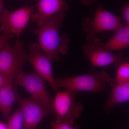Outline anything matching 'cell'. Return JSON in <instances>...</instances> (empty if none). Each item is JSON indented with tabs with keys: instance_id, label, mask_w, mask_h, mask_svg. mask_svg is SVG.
Listing matches in <instances>:
<instances>
[{
	"instance_id": "obj_21",
	"label": "cell",
	"mask_w": 129,
	"mask_h": 129,
	"mask_svg": "<svg viewBox=\"0 0 129 129\" xmlns=\"http://www.w3.org/2000/svg\"><path fill=\"white\" fill-rule=\"evenodd\" d=\"M5 9L4 2H3V1L0 0V19L2 16L3 13Z\"/></svg>"
},
{
	"instance_id": "obj_15",
	"label": "cell",
	"mask_w": 129,
	"mask_h": 129,
	"mask_svg": "<svg viewBox=\"0 0 129 129\" xmlns=\"http://www.w3.org/2000/svg\"><path fill=\"white\" fill-rule=\"evenodd\" d=\"M8 129H22L23 126V121L22 115L19 108L14 112L7 120Z\"/></svg>"
},
{
	"instance_id": "obj_18",
	"label": "cell",
	"mask_w": 129,
	"mask_h": 129,
	"mask_svg": "<svg viewBox=\"0 0 129 129\" xmlns=\"http://www.w3.org/2000/svg\"><path fill=\"white\" fill-rule=\"evenodd\" d=\"M123 18L125 23V25L129 26V4L126 3L122 8Z\"/></svg>"
},
{
	"instance_id": "obj_14",
	"label": "cell",
	"mask_w": 129,
	"mask_h": 129,
	"mask_svg": "<svg viewBox=\"0 0 129 129\" xmlns=\"http://www.w3.org/2000/svg\"><path fill=\"white\" fill-rule=\"evenodd\" d=\"M129 46V26L123 24L115 32V34L103 46L106 50L112 51L125 49Z\"/></svg>"
},
{
	"instance_id": "obj_3",
	"label": "cell",
	"mask_w": 129,
	"mask_h": 129,
	"mask_svg": "<svg viewBox=\"0 0 129 129\" xmlns=\"http://www.w3.org/2000/svg\"><path fill=\"white\" fill-rule=\"evenodd\" d=\"M26 60L27 55L22 42L17 39L12 46L8 42L0 48V72L14 81L23 72Z\"/></svg>"
},
{
	"instance_id": "obj_13",
	"label": "cell",
	"mask_w": 129,
	"mask_h": 129,
	"mask_svg": "<svg viewBox=\"0 0 129 129\" xmlns=\"http://www.w3.org/2000/svg\"><path fill=\"white\" fill-rule=\"evenodd\" d=\"M13 81H10L0 89V112L8 120L12 108L19 95L15 90Z\"/></svg>"
},
{
	"instance_id": "obj_11",
	"label": "cell",
	"mask_w": 129,
	"mask_h": 129,
	"mask_svg": "<svg viewBox=\"0 0 129 129\" xmlns=\"http://www.w3.org/2000/svg\"><path fill=\"white\" fill-rule=\"evenodd\" d=\"M36 7L37 10L32 13L30 19L39 27L56 14L63 11L67 12L68 9L67 3L62 0H40Z\"/></svg>"
},
{
	"instance_id": "obj_12",
	"label": "cell",
	"mask_w": 129,
	"mask_h": 129,
	"mask_svg": "<svg viewBox=\"0 0 129 129\" xmlns=\"http://www.w3.org/2000/svg\"><path fill=\"white\" fill-rule=\"evenodd\" d=\"M110 83L112 89L105 105V109L107 112H110L114 106L129 100V82L118 83L113 79Z\"/></svg>"
},
{
	"instance_id": "obj_17",
	"label": "cell",
	"mask_w": 129,
	"mask_h": 129,
	"mask_svg": "<svg viewBox=\"0 0 129 129\" xmlns=\"http://www.w3.org/2000/svg\"><path fill=\"white\" fill-rule=\"evenodd\" d=\"M51 125L52 129H79L74 123L71 122H53L51 123Z\"/></svg>"
},
{
	"instance_id": "obj_8",
	"label": "cell",
	"mask_w": 129,
	"mask_h": 129,
	"mask_svg": "<svg viewBox=\"0 0 129 129\" xmlns=\"http://www.w3.org/2000/svg\"><path fill=\"white\" fill-rule=\"evenodd\" d=\"M103 43L96 39L92 42L83 46V53L88 57L90 62L95 67L113 65L117 68L124 62V56L120 53H114L106 50Z\"/></svg>"
},
{
	"instance_id": "obj_4",
	"label": "cell",
	"mask_w": 129,
	"mask_h": 129,
	"mask_svg": "<svg viewBox=\"0 0 129 129\" xmlns=\"http://www.w3.org/2000/svg\"><path fill=\"white\" fill-rule=\"evenodd\" d=\"M77 93L68 90L57 92L52 105V113L56 115L54 122L74 123L75 119L80 117L84 107L82 103L75 102Z\"/></svg>"
},
{
	"instance_id": "obj_5",
	"label": "cell",
	"mask_w": 129,
	"mask_h": 129,
	"mask_svg": "<svg viewBox=\"0 0 129 129\" xmlns=\"http://www.w3.org/2000/svg\"><path fill=\"white\" fill-rule=\"evenodd\" d=\"M123 24L119 17L100 6L93 18H87L83 22V30L87 34V40L89 42L96 39L97 34L106 31L115 32Z\"/></svg>"
},
{
	"instance_id": "obj_19",
	"label": "cell",
	"mask_w": 129,
	"mask_h": 129,
	"mask_svg": "<svg viewBox=\"0 0 129 129\" xmlns=\"http://www.w3.org/2000/svg\"><path fill=\"white\" fill-rule=\"evenodd\" d=\"M10 81L13 80L6 75L0 72V89Z\"/></svg>"
},
{
	"instance_id": "obj_1",
	"label": "cell",
	"mask_w": 129,
	"mask_h": 129,
	"mask_svg": "<svg viewBox=\"0 0 129 129\" xmlns=\"http://www.w3.org/2000/svg\"><path fill=\"white\" fill-rule=\"evenodd\" d=\"M67 12L63 11L58 13L49 19L41 27L33 30L38 37L42 50L52 61H60V55L68 53L69 37L64 34L61 35L60 32Z\"/></svg>"
},
{
	"instance_id": "obj_10",
	"label": "cell",
	"mask_w": 129,
	"mask_h": 129,
	"mask_svg": "<svg viewBox=\"0 0 129 129\" xmlns=\"http://www.w3.org/2000/svg\"><path fill=\"white\" fill-rule=\"evenodd\" d=\"M29 53L27 55V60L36 73L47 81L54 90H57L55 84L51 65V60L42 51L39 44L32 43L28 47Z\"/></svg>"
},
{
	"instance_id": "obj_22",
	"label": "cell",
	"mask_w": 129,
	"mask_h": 129,
	"mask_svg": "<svg viewBox=\"0 0 129 129\" xmlns=\"http://www.w3.org/2000/svg\"><path fill=\"white\" fill-rule=\"evenodd\" d=\"M0 129H8L7 124L0 121Z\"/></svg>"
},
{
	"instance_id": "obj_16",
	"label": "cell",
	"mask_w": 129,
	"mask_h": 129,
	"mask_svg": "<svg viewBox=\"0 0 129 129\" xmlns=\"http://www.w3.org/2000/svg\"><path fill=\"white\" fill-rule=\"evenodd\" d=\"M117 68L115 81L118 83L129 82V63L124 62Z\"/></svg>"
},
{
	"instance_id": "obj_20",
	"label": "cell",
	"mask_w": 129,
	"mask_h": 129,
	"mask_svg": "<svg viewBox=\"0 0 129 129\" xmlns=\"http://www.w3.org/2000/svg\"><path fill=\"white\" fill-rule=\"evenodd\" d=\"M13 37L11 36L4 33L0 35V48Z\"/></svg>"
},
{
	"instance_id": "obj_9",
	"label": "cell",
	"mask_w": 129,
	"mask_h": 129,
	"mask_svg": "<svg viewBox=\"0 0 129 129\" xmlns=\"http://www.w3.org/2000/svg\"><path fill=\"white\" fill-rule=\"evenodd\" d=\"M16 102L23 118L22 129H35L44 118L51 114L43 104L31 97L25 98L19 95Z\"/></svg>"
},
{
	"instance_id": "obj_6",
	"label": "cell",
	"mask_w": 129,
	"mask_h": 129,
	"mask_svg": "<svg viewBox=\"0 0 129 129\" xmlns=\"http://www.w3.org/2000/svg\"><path fill=\"white\" fill-rule=\"evenodd\" d=\"M16 84L21 86L31 95V97L41 103L52 113L53 99L46 86V81L36 73L22 72L14 79Z\"/></svg>"
},
{
	"instance_id": "obj_2",
	"label": "cell",
	"mask_w": 129,
	"mask_h": 129,
	"mask_svg": "<svg viewBox=\"0 0 129 129\" xmlns=\"http://www.w3.org/2000/svg\"><path fill=\"white\" fill-rule=\"evenodd\" d=\"M113 79L104 70L92 71L88 74L73 77L55 78L57 89L64 88L74 91H91L103 93L106 83Z\"/></svg>"
},
{
	"instance_id": "obj_7",
	"label": "cell",
	"mask_w": 129,
	"mask_h": 129,
	"mask_svg": "<svg viewBox=\"0 0 129 129\" xmlns=\"http://www.w3.org/2000/svg\"><path fill=\"white\" fill-rule=\"evenodd\" d=\"M36 5L9 11L5 9L0 19V30L12 37L18 36L26 28Z\"/></svg>"
}]
</instances>
